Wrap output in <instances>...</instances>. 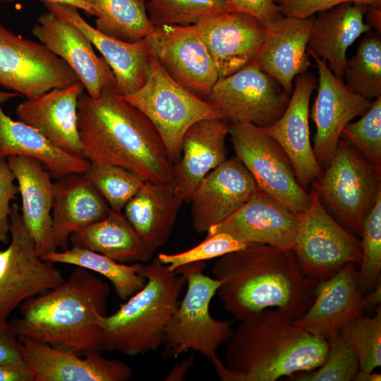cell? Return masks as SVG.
I'll use <instances>...</instances> for the list:
<instances>
[{
	"mask_svg": "<svg viewBox=\"0 0 381 381\" xmlns=\"http://www.w3.org/2000/svg\"><path fill=\"white\" fill-rule=\"evenodd\" d=\"M227 120L207 119L191 126L184 134L181 156L172 164L171 183L183 202H190L202 179L226 159Z\"/></svg>",
	"mask_w": 381,
	"mask_h": 381,
	"instance_id": "d4e9b609",
	"label": "cell"
},
{
	"mask_svg": "<svg viewBox=\"0 0 381 381\" xmlns=\"http://www.w3.org/2000/svg\"><path fill=\"white\" fill-rule=\"evenodd\" d=\"M146 8L155 28L193 25L204 17L230 11L227 0H150Z\"/></svg>",
	"mask_w": 381,
	"mask_h": 381,
	"instance_id": "74e56055",
	"label": "cell"
},
{
	"mask_svg": "<svg viewBox=\"0 0 381 381\" xmlns=\"http://www.w3.org/2000/svg\"><path fill=\"white\" fill-rule=\"evenodd\" d=\"M78 126L83 156L90 162L121 167L147 183H167L172 164L157 131L115 87L95 99L82 93Z\"/></svg>",
	"mask_w": 381,
	"mask_h": 381,
	"instance_id": "7a4b0ae2",
	"label": "cell"
},
{
	"mask_svg": "<svg viewBox=\"0 0 381 381\" xmlns=\"http://www.w3.org/2000/svg\"><path fill=\"white\" fill-rule=\"evenodd\" d=\"M313 16L307 18L283 16L266 24L263 42L253 62L291 95L296 76L312 66L307 46Z\"/></svg>",
	"mask_w": 381,
	"mask_h": 381,
	"instance_id": "7402d4cb",
	"label": "cell"
},
{
	"mask_svg": "<svg viewBox=\"0 0 381 381\" xmlns=\"http://www.w3.org/2000/svg\"><path fill=\"white\" fill-rule=\"evenodd\" d=\"M353 381H380L381 375L377 372L373 371H364L358 369L356 373Z\"/></svg>",
	"mask_w": 381,
	"mask_h": 381,
	"instance_id": "f5cc1de1",
	"label": "cell"
},
{
	"mask_svg": "<svg viewBox=\"0 0 381 381\" xmlns=\"http://www.w3.org/2000/svg\"><path fill=\"white\" fill-rule=\"evenodd\" d=\"M198 28L217 70L225 78L251 63L265 38L266 25L242 12L226 11L208 16Z\"/></svg>",
	"mask_w": 381,
	"mask_h": 381,
	"instance_id": "d6986e66",
	"label": "cell"
},
{
	"mask_svg": "<svg viewBox=\"0 0 381 381\" xmlns=\"http://www.w3.org/2000/svg\"><path fill=\"white\" fill-rule=\"evenodd\" d=\"M341 138L347 140L374 167L381 171V96L372 101L361 119L344 127Z\"/></svg>",
	"mask_w": 381,
	"mask_h": 381,
	"instance_id": "60d3db41",
	"label": "cell"
},
{
	"mask_svg": "<svg viewBox=\"0 0 381 381\" xmlns=\"http://www.w3.org/2000/svg\"><path fill=\"white\" fill-rule=\"evenodd\" d=\"M140 273L147 279L145 286L114 313L99 318L103 350L135 356L162 346L186 278L176 270H169L157 258L143 265Z\"/></svg>",
	"mask_w": 381,
	"mask_h": 381,
	"instance_id": "5b68a950",
	"label": "cell"
},
{
	"mask_svg": "<svg viewBox=\"0 0 381 381\" xmlns=\"http://www.w3.org/2000/svg\"><path fill=\"white\" fill-rule=\"evenodd\" d=\"M211 272L221 282L216 294L223 308L239 321L266 308L296 320L313 303L319 283L302 272L293 249L261 243L217 258Z\"/></svg>",
	"mask_w": 381,
	"mask_h": 381,
	"instance_id": "6da1fadb",
	"label": "cell"
},
{
	"mask_svg": "<svg viewBox=\"0 0 381 381\" xmlns=\"http://www.w3.org/2000/svg\"><path fill=\"white\" fill-rule=\"evenodd\" d=\"M122 97L153 124L171 164L179 160L183 137L191 126L207 119L228 121L219 108L172 79L150 49L145 83L134 93Z\"/></svg>",
	"mask_w": 381,
	"mask_h": 381,
	"instance_id": "8992f818",
	"label": "cell"
},
{
	"mask_svg": "<svg viewBox=\"0 0 381 381\" xmlns=\"http://www.w3.org/2000/svg\"><path fill=\"white\" fill-rule=\"evenodd\" d=\"M52 263H62L83 267L107 278L113 285L119 298L126 301L140 290L146 278L140 273L143 264L133 265L115 261L99 253L74 246L61 251H52L41 256Z\"/></svg>",
	"mask_w": 381,
	"mask_h": 381,
	"instance_id": "d6a6232c",
	"label": "cell"
},
{
	"mask_svg": "<svg viewBox=\"0 0 381 381\" xmlns=\"http://www.w3.org/2000/svg\"><path fill=\"white\" fill-rule=\"evenodd\" d=\"M230 11L249 14L265 25L283 17L274 0H227Z\"/></svg>",
	"mask_w": 381,
	"mask_h": 381,
	"instance_id": "f6af8a7d",
	"label": "cell"
},
{
	"mask_svg": "<svg viewBox=\"0 0 381 381\" xmlns=\"http://www.w3.org/2000/svg\"><path fill=\"white\" fill-rule=\"evenodd\" d=\"M204 261L183 265L176 271L186 278L187 289L165 332L164 354L176 358L190 350L199 352L213 365L217 350L228 341L232 321L218 320L210 313V304L221 282L203 274Z\"/></svg>",
	"mask_w": 381,
	"mask_h": 381,
	"instance_id": "52a82bcc",
	"label": "cell"
},
{
	"mask_svg": "<svg viewBox=\"0 0 381 381\" xmlns=\"http://www.w3.org/2000/svg\"><path fill=\"white\" fill-rule=\"evenodd\" d=\"M95 20V28L102 33L127 42L150 36L152 24L145 0H86Z\"/></svg>",
	"mask_w": 381,
	"mask_h": 381,
	"instance_id": "836d02e7",
	"label": "cell"
},
{
	"mask_svg": "<svg viewBox=\"0 0 381 381\" xmlns=\"http://www.w3.org/2000/svg\"><path fill=\"white\" fill-rule=\"evenodd\" d=\"M80 81L45 45L24 39L0 23V85L27 99Z\"/></svg>",
	"mask_w": 381,
	"mask_h": 381,
	"instance_id": "7c38bea8",
	"label": "cell"
},
{
	"mask_svg": "<svg viewBox=\"0 0 381 381\" xmlns=\"http://www.w3.org/2000/svg\"><path fill=\"white\" fill-rule=\"evenodd\" d=\"M279 6L283 16L307 18L318 12L332 8L339 4L361 3L381 8V0H274Z\"/></svg>",
	"mask_w": 381,
	"mask_h": 381,
	"instance_id": "7bdbcfd3",
	"label": "cell"
},
{
	"mask_svg": "<svg viewBox=\"0 0 381 381\" xmlns=\"http://www.w3.org/2000/svg\"><path fill=\"white\" fill-rule=\"evenodd\" d=\"M317 83L313 73L307 71L296 76L283 114L272 125L260 128L283 148L291 161L298 184L306 191L323 171L315 159L309 128L310 100Z\"/></svg>",
	"mask_w": 381,
	"mask_h": 381,
	"instance_id": "ac0fdd59",
	"label": "cell"
},
{
	"mask_svg": "<svg viewBox=\"0 0 381 381\" xmlns=\"http://www.w3.org/2000/svg\"><path fill=\"white\" fill-rule=\"evenodd\" d=\"M257 188L236 155L226 159L202 179L192 195L190 212L195 231L207 233L241 207Z\"/></svg>",
	"mask_w": 381,
	"mask_h": 381,
	"instance_id": "ffe728a7",
	"label": "cell"
},
{
	"mask_svg": "<svg viewBox=\"0 0 381 381\" xmlns=\"http://www.w3.org/2000/svg\"><path fill=\"white\" fill-rule=\"evenodd\" d=\"M4 1L12 2L17 0H1ZM42 2H49V3H60L71 5L76 7L78 9H81L84 11L85 14L88 16H93V11L87 2L86 0H42Z\"/></svg>",
	"mask_w": 381,
	"mask_h": 381,
	"instance_id": "f907efd6",
	"label": "cell"
},
{
	"mask_svg": "<svg viewBox=\"0 0 381 381\" xmlns=\"http://www.w3.org/2000/svg\"><path fill=\"white\" fill-rule=\"evenodd\" d=\"M112 211L121 212L126 203L145 183L138 176L121 167L90 162L83 174Z\"/></svg>",
	"mask_w": 381,
	"mask_h": 381,
	"instance_id": "d590c367",
	"label": "cell"
},
{
	"mask_svg": "<svg viewBox=\"0 0 381 381\" xmlns=\"http://www.w3.org/2000/svg\"><path fill=\"white\" fill-rule=\"evenodd\" d=\"M308 207L297 214L294 251L302 272L318 282L349 263L359 264L361 240L340 225L323 207L313 188Z\"/></svg>",
	"mask_w": 381,
	"mask_h": 381,
	"instance_id": "9c48e42d",
	"label": "cell"
},
{
	"mask_svg": "<svg viewBox=\"0 0 381 381\" xmlns=\"http://www.w3.org/2000/svg\"><path fill=\"white\" fill-rule=\"evenodd\" d=\"M229 134L236 155L258 188L296 214L308 207L309 192L298 184L289 157L276 140L247 122L231 123Z\"/></svg>",
	"mask_w": 381,
	"mask_h": 381,
	"instance_id": "30bf717a",
	"label": "cell"
},
{
	"mask_svg": "<svg viewBox=\"0 0 381 381\" xmlns=\"http://www.w3.org/2000/svg\"><path fill=\"white\" fill-rule=\"evenodd\" d=\"M9 217L11 241L0 250V317L6 319L27 299L65 280L54 263L42 260L37 253L17 203L11 205Z\"/></svg>",
	"mask_w": 381,
	"mask_h": 381,
	"instance_id": "8fae6325",
	"label": "cell"
},
{
	"mask_svg": "<svg viewBox=\"0 0 381 381\" xmlns=\"http://www.w3.org/2000/svg\"><path fill=\"white\" fill-rule=\"evenodd\" d=\"M297 228V214L258 187L241 207L212 226L207 236L226 233L246 243L294 250Z\"/></svg>",
	"mask_w": 381,
	"mask_h": 381,
	"instance_id": "44dd1931",
	"label": "cell"
},
{
	"mask_svg": "<svg viewBox=\"0 0 381 381\" xmlns=\"http://www.w3.org/2000/svg\"><path fill=\"white\" fill-rule=\"evenodd\" d=\"M69 241L74 246L99 253L121 263L143 264L152 257L125 216L111 210L105 218L74 231Z\"/></svg>",
	"mask_w": 381,
	"mask_h": 381,
	"instance_id": "1f68e13d",
	"label": "cell"
},
{
	"mask_svg": "<svg viewBox=\"0 0 381 381\" xmlns=\"http://www.w3.org/2000/svg\"><path fill=\"white\" fill-rule=\"evenodd\" d=\"M0 381H33V377L25 363H0Z\"/></svg>",
	"mask_w": 381,
	"mask_h": 381,
	"instance_id": "7dc6e473",
	"label": "cell"
},
{
	"mask_svg": "<svg viewBox=\"0 0 381 381\" xmlns=\"http://www.w3.org/2000/svg\"><path fill=\"white\" fill-rule=\"evenodd\" d=\"M360 235L361 258L358 270V286L365 295L380 282L381 192L363 222Z\"/></svg>",
	"mask_w": 381,
	"mask_h": 381,
	"instance_id": "8d00e7d4",
	"label": "cell"
},
{
	"mask_svg": "<svg viewBox=\"0 0 381 381\" xmlns=\"http://www.w3.org/2000/svg\"><path fill=\"white\" fill-rule=\"evenodd\" d=\"M194 363L193 356L183 359L176 363L170 370L164 380L167 381H181L186 379V377L193 367Z\"/></svg>",
	"mask_w": 381,
	"mask_h": 381,
	"instance_id": "c3c4849f",
	"label": "cell"
},
{
	"mask_svg": "<svg viewBox=\"0 0 381 381\" xmlns=\"http://www.w3.org/2000/svg\"><path fill=\"white\" fill-rule=\"evenodd\" d=\"M327 351L323 363L317 368L294 374L298 381H351L359 369L358 358L341 330L326 338Z\"/></svg>",
	"mask_w": 381,
	"mask_h": 381,
	"instance_id": "f35d334b",
	"label": "cell"
},
{
	"mask_svg": "<svg viewBox=\"0 0 381 381\" xmlns=\"http://www.w3.org/2000/svg\"><path fill=\"white\" fill-rule=\"evenodd\" d=\"M147 39L150 52L169 76L207 99L219 75L195 25L157 27Z\"/></svg>",
	"mask_w": 381,
	"mask_h": 381,
	"instance_id": "5bb4252c",
	"label": "cell"
},
{
	"mask_svg": "<svg viewBox=\"0 0 381 381\" xmlns=\"http://www.w3.org/2000/svg\"><path fill=\"white\" fill-rule=\"evenodd\" d=\"M308 54L315 60L319 73L317 97L310 114L316 128L313 150L324 169L336 152L344 127L364 114L372 100L351 90L332 73L325 60Z\"/></svg>",
	"mask_w": 381,
	"mask_h": 381,
	"instance_id": "9a60e30c",
	"label": "cell"
},
{
	"mask_svg": "<svg viewBox=\"0 0 381 381\" xmlns=\"http://www.w3.org/2000/svg\"><path fill=\"white\" fill-rule=\"evenodd\" d=\"M355 265L346 264L331 277L319 282L313 303L294 322L315 335L327 338L363 315L365 302L358 289Z\"/></svg>",
	"mask_w": 381,
	"mask_h": 381,
	"instance_id": "cb8c5ba5",
	"label": "cell"
},
{
	"mask_svg": "<svg viewBox=\"0 0 381 381\" xmlns=\"http://www.w3.org/2000/svg\"><path fill=\"white\" fill-rule=\"evenodd\" d=\"M368 6L346 2L313 16L307 52L328 62V68L339 80L347 60L348 48L371 28L364 23Z\"/></svg>",
	"mask_w": 381,
	"mask_h": 381,
	"instance_id": "83f0119b",
	"label": "cell"
},
{
	"mask_svg": "<svg viewBox=\"0 0 381 381\" xmlns=\"http://www.w3.org/2000/svg\"><path fill=\"white\" fill-rule=\"evenodd\" d=\"M290 97L278 81L251 62L219 78L207 100L231 123L247 122L266 128L281 117Z\"/></svg>",
	"mask_w": 381,
	"mask_h": 381,
	"instance_id": "4fadbf2b",
	"label": "cell"
},
{
	"mask_svg": "<svg viewBox=\"0 0 381 381\" xmlns=\"http://www.w3.org/2000/svg\"><path fill=\"white\" fill-rule=\"evenodd\" d=\"M365 309L376 308L380 305L381 301V283L377 284L375 288L364 295Z\"/></svg>",
	"mask_w": 381,
	"mask_h": 381,
	"instance_id": "816d5d0a",
	"label": "cell"
},
{
	"mask_svg": "<svg viewBox=\"0 0 381 381\" xmlns=\"http://www.w3.org/2000/svg\"><path fill=\"white\" fill-rule=\"evenodd\" d=\"M85 87L80 81L65 88H54L18 104L19 121L36 129L59 149L83 156L78 126V102Z\"/></svg>",
	"mask_w": 381,
	"mask_h": 381,
	"instance_id": "603a6c76",
	"label": "cell"
},
{
	"mask_svg": "<svg viewBox=\"0 0 381 381\" xmlns=\"http://www.w3.org/2000/svg\"><path fill=\"white\" fill-rule=\"evenodd\" d=\"M225 364H214L223 381H275L311 371L324 361L327 339L296 325L277 308L241 320L228 341Z\"/></svg>",
	"mask_w": 381,
	"mask_h": 381,
	"instance_id": "3957f363",
	"label": "cell"
},
{
	"mask_svg": "<svg viewBox=\"0 0 381 381\" xmlns=\"http://www.w3.org/2000/svg\"><path fill=\"white\" fill-rule=\"evenodd\" d=\"M109 284L76 267L58 286L30 298L10 321L18 337L74 350L103 351L99 318L106 315Z\"/></svg>",
	"mask_w": 381,
	"mask_h": 381,
	"instance_id": "277c9868",
	"label": "cell"
},
{
	"mask_svg": "<svg viewBox=\"0 0 381 381\" xmlns=\"http://www.w3.org/2000/svg\"><path fill=\"white\" fill-rule=\"evenodd\" d=\"M16 177L6 157L0 156V242L7 243L10 238L11 201L19 192L14 183Z\"/></svg>",
	"mask_w": 381,
	"mask_h": 381,
	"instance_id": "ee69618b",
	"label": "cell"
},
{
	"mask_svg": "<svg viewBox=\"0 0 381 381\" xmlns=\"http://www.w3.org/2000/svg\"><path fill=\"white\" fill-rule=\"evenodd\" d=\"M355 352L359 369L373 371L381 365V306L373 316L361 315L341 329Z\"/></svg>",
	"mask_w": 381,
	"mask_h": 381,
	"instance_id": "ab89813d",
	"label": "cell"
},
{
	"mask_svg": "<svg viewBox=\"0 0 381 381\" xmlns=\"http://www.w3.org/2000/svg\"><path fill=\"white\" fill-rule=\"evenodd\" d=\"M248 244L234 238L228 234L217 233L206 236L204 241L187 250L174 254L162 253L157 258L169 270L175 271L187 264L216 259L226 253L243 249Z\"/></svg>",
	"mask_w": 381,
	"mask_h": 381,
	"instance_id": "b9f144b4",
	"label": "cell"
},
{
	"mask_svg": "<svg viewBox=\"0 0 381 381\" xmlns=\"http://www.w3.org/2000/svg\"><path fill=\"white\" fill-rule=\"evenodd\" d=\"M183 202L171 182H145L123 207L125 217L152 255L168 241Z\"/></svg>",
	"mask_w": 381,
	"mask_h": 381,
	"instance_id": "4dcf8cb0",
	"label": "cell"
},
{
	"mask_svg": "<svg viewBox=\"0 0 381 381\" xmlns=\"http://www.w3.org/2000/svg\"><path fill=\"white\" fill-rule=\"evenodd\" d=\"M343 81L353 92L369 99L381 96V35L371 29L346 60Z\"/></svg>",
	"mask_w": 381,
	"mask_h": 381,
	"instance_id": "e575fe53",
	"label": "cell"
},
{
	"mask_svg": "<svg viewBox=\"0 0 381 381\" xmlns=\"http://www.w3.org/2000/svg\"><path fill=\"white\" fill-rule=\"evenodd\" d=\"M23 361L33 381H126L133 376L121 360L108 359L99 351L81 355L74 350L19 337Z\"/></svg>",
	"mask_w": 381,
	"mask_h": 381,
	"instance_id": "2e32d148",
	"label": "cell"
},
{
	"mask_svg": "<svg viewBox=\"0 0 381 381\" xmlns=\"http://www.w3.org/2000/svg\"><path fill=\"white\" fill-rule=\"evenodd\" d=\"M111 209L84 174H72L53 183L52 209L54 246L68 248L69 238L76 230L105 218Z\"/></svg>",
	"mask_w": 381,
	"mask_h": 381,
	"instance_id": "f1b7e54d",
	"label": "cell"
},
{
	"mask_svg": "<svg viewBox=\"0 0 381 381\" xmlns=\"http://www.w3.org/2000/svg\"><path fill=\"white\" fill-rule=\"evenodd\" d=\"M365 16H366L367 24L380 32L381 30V8H377L368 6Z\"/></svg>",
	"mask_w": 381,
	"mask_h": 381,
	"instance_id": "681fc988",
	"label": "cell"
},
{
	"mask_svg": "<svg viewBox=\"0 0 381 381\" xmlns=\"http://www.w3.org/2000/svg\"><path fill=\"white\" fill-rule=\"evenodd\" d=\"M310 188L326 211L357 236L381 192V171L341 138L333 157Z\"/></svg>",
	"mask_w": 381,
	"mask_h": 381,
	"instance_id": "ba28073f",
	"label": "cell"
},
{
	"mask_svg": "<svg viewBox=\"0 0 381 381\" xmlns=\"http://www.w3.org/2000/svg\"><path fill=\"white\" fill-rule=\"evenodd\" d=\"M0 363H22L19 337L8 319L0 317Z\"/></svg>",
	"mask_w": 381,
	"mask_h": 381,
	"instance_id": "bcb514c9",
	"label": "cell"
},
{
	"mask_svg": "<svg viewBox=\"0 0 381 381\" xmlns=\"http://www.w3.org/2000/svg\"><path fill=\"white\" fill-rule=\"evenodd\" d=\"M31 32L72 68L91 97L97 99L103 90L116 87L114 75L106 60L95 54L90 40L71 23L48 11L38 17Z\"/></svg>",
	"mask_w": 381,
	"mask_h": 381,
	"instance_id": "e0dca14e",
	"label": "cell"
},
{
	"mask_svg": "<svg viewBox=\"0 0 381 381\" xmlns=\"http://www.w3.org/2000/svg\"><path fill=\"white\" fill-rule=\"evenodd\" d=\"M49 11L82 31L102 54L116 79V90L121 96L134 93L145 83L148 73L150 44L147 37L127 42L104 35L87 23L73 6L43 2Z\"/></svg>",
	"mask_w": 381,
	"mask_h": 381,
	"instance_id": "484cf974",
	"label": "cell"
},
{
	"mask_svg": "<svg viewBox=\"0 0 381 381\" xmlns=\"http://www.w3.org/2000/svg\"><path fill=\"white\" fill-rule=\"evenodd\" d=\"M20 95L0 90V156H25L40 161L54 176L85 174L90 166L86 158L66 152L52 145L36 129L6 115L1 104Z\"/></svg>",
	"mask_w": 381,
	"mask_h": 381,
	"instance_id": "f546056e",
	"label": "cell"
},
{
	"mask_svg": "<svg viewBox=\"0 0 381 381\" xmlns=\"http://www.w3.org/2000/svg\"><path fill=\"white\" fill-rule=\"evenodd\" d=\"M7 160L22 198V219L37 253L41 257L57 250L52 235L51 173L32 157L15 155L8 157Z\"/></svg>",
	"mask_w": 381,
	"mask_h": 381,
	"instance_id": "4316f807",
	"label": "cell"
}]
</instances>
